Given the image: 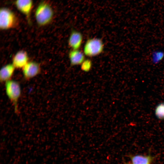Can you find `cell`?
<instances>
[{
    "label": "cell",
    "mask_w": 164,
    "mask_h": 164,
    "mask_svg": "<svg viewBox=\"0 0 164 164\" xmlns=\"http://www.w3.org/2000/svg\"><path fill=\"white\" fill-rule=\"evenodd\" d=\"M54 15V11L50 5L44 0L39 3L35 12L36 21L40 27L50 24L53 20Z\"/></svg>",
    "instance_id": "cell-1"
},
{
    "label": "cell",
    "mask_w": 164,
    "mask_h": 164,
    "mask_svg": "<svg viewBox=\"0 0 164 164\" xmlns=\"http://www.w3.org/2000/svg\"><path fill=\"white\" fill-rule=\"evenodd\" d=\"M19 24V20L15 13L10 9L3 7L0 10V29L6 30L15 28Z\"/></svg>",
    "instance_id": "cell-2"
},
{
    "label": "cell",
    "mask_w": 164,
    "mask_h": 164,
    "mask_svg": "<svg viewBox=\"0 0 164 164\" xmlns=\"http://www.w3.org/2000/svg\"><path fill=\"white\" fill-rule=\"evenodd\" d=\"M6 94L14 106L15 112L18 111V102L21 94L20 84L18 81L11 80L5 82Z\"/></svg>",
    "instance_id": "cell-3"
},
{
    "label": "cell",
    "mask_w": 164,
    "mask_h": 164,
    "mask_svg": "<svg viewBox=\"0 0 164 164\" xmlns=\"http://www.w3.org/2000/svg\"><path fill=\"white\" fill-rule=\"evenodd\" d=\"M104 44L100 38H93L88 39L84 47L83 53L85 56L93 57L98 56L103 51Z\"/></svg>",
    "instance_id": "cell-4"
},
{
    "label": "cell",
    "mask_w": 164,
    "mask_h": 164,
    "mask_svg": "<svg viewBox=\"0 0 164 164\" xmlns=\"http://www.w3.org/2000/svg\"><path fill=\"white\" fill-rule=\"evenodd\" d=\"M14 4L17 10L25 16L29 25L31 24V14L33 6V0H15Z\"/></svg>",
    "instance_id": "cell-5"
},
{
    "label": "cell",
    "mask_w": 164,
    "mask_h": 164,
    "mask_svg": "<svg viewBox=\"0 0 164 164\" xmlns=\"http://www.w3.org/2000/svg\"><path fill=\"white\" fill-rule=\"evenodd\" d=\"M23 77L26 80H29L39 75L41 72L39 64L35 61H29L22 69Z\"/></svg>",
    "instance_id": "cell-6"
},
{
    "label": "cell",
    "mask_w": 164,
    "mask_h": 164,
    "mask_svg": "<svg viewBox=\"0 0 164 164\" xmlns=\"http://www.w3.org/2000/svg\"><path fill=\"white\" fill-rule=\"evenodd\" d=\"M28 54L26 51L20 50L13 56L12 64L17 69H22L29 61Z\"/></svg>",
    "instance_id": "cell-7"
},
{
    "label": "cell",
    "mask_w": 164,
    "mask_h": 164,
    "mask_svg": "<svg viewBox=\"0 0 164 164\" xmlns=\"http://www.w3.org/2000/svg\"><path fill=\"white\" fill-rule=\"evenodd\" d=\"M83 38V36L80 32L73 30L68 39L69 46L72 50H80L82 44Z\"/></svg>",
    "instance_id": "cell-8"
},
{
    "label": "cell",
    "mask_w": 164,
    "mask_h": 164,
    "mask_svg": "<svg viewBox=\"0 0 164 164\" xmlns=\"http://www.w3.org/2000/svg\"><path fill=\"white\" fill-rule=\"evenodd\" d=\"M85 55L80 50H70L68 57L70 65L72 66L81 65L85 60Z\"/></svg>",
    "instance_id": "cell-9"
},
{
    "label": "cell",
    "mask_w": 164,
    "mask_h": 164,
    "mask_svg": "<svg viewBox=\"0 0 164 164\" xmlns=\"http://www.w3.org/2000/svg\"><path fill=\"white\" fill-rule=\"evenodd\" d=\"M15 69L12 63L8 64L3 66L0 71L1 82H5L11 80Z\"/></svg>",
    "instance_id": "cell-10"
},
{
    "label": "cell",
    "mask_w": 164,
    "mask_h": 164,
    "mask_svg": "<svg viewBox=\"0 0 164 164\" xmlns=\"http://www.w3.org/2000/svg\"><path fill=\"white\" fill-rule=\"evenodd\" d=\"M130 159L133 164H151L153 159L150 155H130Z\"/></svg>",
    "instance_id": "cell-11"
},
{
    "label": "cell",
    "mask_w": 164,
    "mask_h": 164,
    "mask_svg": "<svg viewBox=\"0 0 164 164\" xmlns=\"http://www.w3.org/2000/svg\"><path fill=\"white\" fill-rule=\"evenodd\" d=\"M164 58V52L160 50L153 51L151 56V61L152 64H157L161 62Z\"/></svg>",
    "instance_id": "cell-12"
},
{
    "label": "cell",
    "mask_w": 164,
    "mask_h": 164,
    "mask_svg": "<svg viewBox=\"0 0 164 164\" xmlns=\"http://www.w3.org/2000/svg\"><path fill=\"white\" fill-rule=\"evenodd\" d=\"M156 116L160 119H164V103L160 104L155 110Z\"/></svg>",
    "instance_id": "cell-13"
},
{
    "label": "cell",
    "mask_w": 164,
    "mask_h": 164,
    "mask_svg": "<svg viewBox=\"0 0 164 164\" xmlns=\"http://www.w3.org/2000/svg\"><path fill=\"white\" fill-rule=\"evenodd\" d=\"M92 63L90 59H85L81 64V70L86 72L89 71L91 69Z\"/></svg>",
    "instance_id": "cell-14"
},
{
    "label": "cell",
    "mask_w": 164,
    "mask_h": 164,
    "mask_svg": "<svg viewBox=\"0 0 164 164\" xmlns=\"http://www.w3.org/2000/svg\"><path fill=\"white\" fill-rule=\"evenodd\" d=\"M125 164H133L132 162L131 163V162H127V163H125Z\"/></svg>",
    "instance_id": "cell-15"
}]
</instances>
